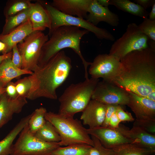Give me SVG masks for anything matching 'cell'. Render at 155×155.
<instances>
[{"instance_id":"6da1fadb","label":"cell","mask_w":155,"mask_h":155,"mask_svg":"<svg viewBox=\"0 0 155 155\" xmlns=\"http://www.w3.org/2000/svg\"><path fill=\"white\" fill-rule=\"evenodd\" d=\"M120 62V73L110 82L155 101V51L149 47L133 51Z\"/></svg>"},{"instance_id":"7a4b0ae2","label":"cell","mask_w":155,"mask_h":155,"mask_svg":"<svg viewBox=\"0 0 155 155\" xmlns=\"http://www.w3.org/2000/svg\"><path fill=\"white\" fill-rule=\"evenodd\" d=\"M71 68V59L64 51H59L29 76L31 86L26 98L34 100L44 97L56 100V90L66 80Z\"/></svg>"},{"instance_id":"3957f363","label":"cell","mask_w":155,"mask_h":155,"mask_svg":"<svg viewBox=\"0 0 155 155\" xmlns=\"http://www.w3.org/2000/svg\"><path fill=\"white\" fill-rule=\"evenodd\" d=\"M90 32L86 29L72 26H63L55 30L49 39L43 45L38 61V66H41L56 54L65 48L73 50L80 58L84 65L85 78H88L87 69L91 62L87 61L82 55L80 42L82 37Z\"/></svg>"},{"instance_id":"277c9868","label":"cell","mask_w":155,"mask_h":155,"mask_svg":"<svg viewBox=\"0 0 155 155\" xmlns=\"http://www.w3.org/2000/svg\"><path fill=\"white\" fill-rule=\"evenodd\" d=\"M99 81V79L91 78L69 85L59 98L58 113L65 117H73L76 113L82 112L91 100Z\"/></svg>"},{"instance_id":"5b68a950","label":"cell","mask_w":155,"mask_h":155,"mask_svg":"<svg viewBox=\"0 0 155 155\" xmlns=\"http://www.w3.org/2000/svg\"><path fill=\"white\" fill-rule=\"evenodd\" d=\"M45 120L54 126L59 134L60 146L86 144L93 146L94 142L80 121L73 117H65L49 111L45 115Z\"/></svg>"},{"instance_id":"8992f818","label":"cell","mask_w":155,"mask_h":155,"mask_svg":"<svg viewBox=\"0 0 155 155\" xmlns=\"http://www.w3.org/2000/svg\"><path fill=\"white\" fill-rule=\"evenodd\" d=\"M49 11L51 18V27L49 30L48 36L58 28L63 26H72L82 28L94 33L98 39L114 41L113 36L105 29L98 28L84 19L65 14L53 7L46 1H40Z\"/></svg>"},{"instance_id":"52a82bcc","label":"cell","mask_w":155,"mask_h":155,"mask_svg":"<svg viewBox=\"0 0 155 155\" xmlns=\"http://www.w3.org/2000/svg\"><path fill=\"white\" fill-rule=\"evenodd\" d=\"M149 40L148 37L140 31L136 24L130 23L121 37L113 44L108 54L120 61L131 52L148 48Z\"/></svg>"},{"instance_id":"ba28073f","label":"cell","mask_w":155,"mask_h":155,"mask_svg":"<svg viewBox=\"0 0 155 155\" xmlns=\"http://www.w3.org/2000/svg\"><path fill=\"white\" fill-rule=\"evenodd\" d=\"M19 134L10 155H51L60 146L59 142H46L36 137L30 131L28 124Z\"/></svg>"},{"instance_id":"9c48e42d","label":"cell","mask_w":155,"mask_h":155,"mask_svg":"<svg viewBox=\"0 0 155 155\" xmlns=\"http://www.w3.org/2000/svg\"><path fill=\"white\" fill-rule=\"evenodd\" d=\"M48 36L42 31H34L17 44L22 58V69L33 72L37 68L42 47Z\"/></svg>"},{"instance_id":"30bf717a","label":"cell","mask_w":155,"mask_h":155,"mask_svg":"<svg viewBox=\"0 0 155 155\" xmlns=\"http://www.w3.org/2000/svg\"><path fill=\"white\" fill-rule=\"evenodd\" d=\"M91 99L105 105H127L128 92L113 83L102 80L98 83Z\"/></svg>"},{"instance_id":"8fae6325","label":"cell","mask_w":155,"mask_h":155,"mask_svg":"<svg viewBox=\"0 0 155 155\" xmlns=\"http://www.w3.org/2000/svg\"><path fill=\"white\" fill-rule=\"evenodd\" d=\"M90 65L88 73L91 78L108 82L119 75L121 68L120 61L107 54L98 55Z\"/></svg>"},{"instance_id":"7c38bea8","label":"cell","mask_w":155,"mask_h":155,"mask_svg":"<svg viewBox=\"0 0 155 155\" xmlns=\"http://www.w3.org/2000/svg\"><path fill=\"white\" fill-rule=\"evenodd\" d=\"M88 133L97 138L105 148L112 149L119 145L132 142L115 129L110 127L100 126L86 129Z\"/></svg>"},{"instance_id":"4fadbf2b","label":"cell","mask_w":155,"mask_h":155,"mask_svg":"<svg viewBox=\"0 0 155 155\" xmlns=\"http://www.w3.org/2000/svg\"><path fill=\"white\" fill-rule=\"evenodd\" d=\"M129 94L127 104L134 114L137 119H155V101L141 96L131 92Z\"/></svg>"},{"instance_id":"5bb4252c","label":"cell","mask_w":155,"mask_h":155,"mask_svg":"<svg viewBox=\"0 0 155 155\" xmlns=\"http://www.w3.org/2000/svg\"><path fill=\"white\" fill-rule=\"evenodd\" d=\"M27 103L26 98L20 96L13 99L6 92L0 96V129L12 119L14 114L21 112Z\"/></svg>"},{"instance_id":"9a60e30c","label":"cell","mask_w":155,"mask_h":155,"mask_svg":"<svg viewBox=\"0 0 155 155\" xmlns=\"http://www.w3.org/2000/svg\"><path fill=\"white\" fill-rule=\"evenodd\" d=\"M88 13L86 20L95 26L101 22L113 27H117L119 24L118 15L111 11L108 7L101 5L97 0H91Z\"/></svg>"},{"instance_id":"2e32d148","label":"cell","mask_w":155,"mask_h":155,"mask_svg":"<svg viewBox=\"0 0 155 155\" xmlns=\"http://www.w3.org/2000/svg\"><path fill=\"white\" fill-rule=\"evenodd\" d=\"M132 143L140 146L155 150V135L148 133L141 128L133 126L130 129L122 125L115 128Z\"/></svg>"},{"instance_id":"e0dca14e","label":"cell","mask_w":155,"mask_h":155,"mask_svg":"<svg viewBox=\"0 0 155 155\" xmlns=\"http://www.w3.org/2000/svg\"><path fill=\"white\" fill-rule=\"evenodd\" d=\"M106 109V105L92 99L82 112L80 119L83 121V124L89 126V128L102 126Z\"/></svg>"},{"instance_id":"ac0fdd59","label":"cell","mask_w":155,"mask_h":155,"mask_svg":"<svg viewBox=\"0 0 155 155\" xmlns=\"http://www.w3.org/2000/svg\"><path fill=\"white\" fill-rule=\"evenodd\" d=\"M91 0H53L51 5L62 13L86 18Z\"/></svg>"},{"instance_id":"d6986e66","label":"cell","mask_w":155,"mask_h":155,"mask_svg":"<svg viewBox=\"0 0 155 155\" xmlns=\"http://www.w3.org/2000/svg\"><path fill=\"white\" fill-rule=\"evenodd\" d=\"M29 19L34 31H42L46 28L49 30L51 28V20L50 14L40 1L34 3L31 2Z\"/></svg>"},{"instance_id":"ffe728a7","label":"cell","mask_w":155,"mask_h":155,"mask_svg":"<svg viewBox=\"0 0 155 155\" xmlns=\"http://www.w3.org/2000/svg\"><path fill=\"white\" fill-rule=\"evenodd\" d=\"M34 32L31 23L29 19L6 35L0 34V41L5 45L3 54L12 51L13 46L20 42L28 35Z\"/></svg>"},{"instance_id":"44dd1931","label":"cell","mask_w":155,"mask_h":155,"mask_svg":"<svg viewBox=\"0 0 155 155\" xmlns=\"http://www.w3.org/2000/svg\"><path fill=\"white\" fill-rule=\"evenodd\" d=\"M12 58L4 60L0 63V86L5 87L7 84L13 79L21 75H32L31 71L20 69L13 63Z\"/></svg>"},{"instance_id":"7402d4cb","label":"cell","mask_w":155,"mask_h":155,"mask_svg":"<svg viewBox=\"0 0 155 155\" xmlns=\"http://www.w3.org/2000/svg\"><path fill=\"white\" fill-rule=\"evenodd\" d=\"M31 116L30 114L22 118L7 135L0 141V155H10L14 141L28 124Z\"/></svg>"},{"instance_id":"603a6c76","label":"cell","mask_w":155,"mask_h":155,"mask_svg":"<svg viewBox=\"0 0 155 155\" xmlns=\"http://www.w3.org/2000/svg\"><path fill=\"white\" fill-rule=\"evenodd\" d=\"M110 5H114L119 9L143 18H148V12L137 3L129 0H110Z\"/></svg>"},{"instance_id":"cb8c5ba5","label":"cell","mask_w":155,"mask_h":155,"mask_svg":"<svg viewBox=\"0 0 155 155\" xmlns=\"http://www.w3.org/2000/svg\"><path fill=\"white\" fill-rule=\"evenodd\" d=\"M115 155H152L155 150L145 148L132 143L123 144L113 148Z\"/></svg>"},{"instance_id":"d4e9b609","label":"cell","mask_w":155,"mask_h":155,"mask_svg":"<svg viewBox=\"0 0 155 155\" xmlns=\"http://www.w3.org/2000/svg\"><path fill=\"white\" fill-rule=\"evenodd\" d=\"M29 8L12 16L5 18L1 35L7 34L29 19Z\"/></svg>"},{"instance_id":"484cf974","label":"cell","mask_w":155,"mask_h":155,"mask_svg":"<svg viewBox=\"0 0 155 155\" xmlns=\"http://www.w3.org/2000/svg\"><path fill=\"white\" fill-rule=\"evenodd\" d=\"M37 138L48 142H59L60 137L54 126L46 121L44 124L34 134Z\"/></svg>"},{"instance_id":"4316f807","label":"cell","mask_w":155,"mask_h":155,"mask_svg":"<svg viewBox=\"0 0 155 155\" xmlns=\"http://www.w3.org/2000/svg\"><path fill=\"white\" fill-rule=\"evenodd\" d=\"M92 146L86 144H75L65 147L60 146L51 155H90Z\"/></svg>"},{"instance_id":"83f0119b","label":"cell","mask_w":155,"mask_h":155,"mask_svg":"<svg viewBox=\"0 0 155 155\" xmlns=\"http://www.w3.org/2000/svg\"><path fill=\"white\" fill-rule=\"evenodd\" d=\"M46 112V109L41 107L36 109L31 114L28 124L30 131L33 135L46 123L44 116Z\"/></svg>"},{"instance_id":"f1b7e54d","label":"cell","mask_w":155,"mask_h":155,"mask_svg":"<svg viewBox=\"0 0 155 155\" xmlns=\"http://www.w3.org/2000/svg\"><path fill=\"white\" fill-rule=\"evenodd\" d=\"M29 0H12L8 1L4 9L5 18L15 15L30 7Z\"/></svg>"},{"instance_id":"f546056e","label":"cell","mask_w":155,"mask_h":155,"mask_svg":"<svg viewBox=\"0 0 155 155\" xmlns=\"http://www.w3.org/2000/svg\"><path fill=\"white\" fill-rule=\"evenodd\" d=\"M140 31L147 36L149 39L155 41V20L147 18L138 25Z\"/></svg>"},{"instance_id":"4dcf8cb0","label":"cell","mask_w":155,"mask_h":155,"mask_svg":"<svg viewBox=\"0 0 155 155\" xmlns=\"http://www.w3.org/2000/svg\"><path fill=\"white\" fill-rule=\"evenodd\" d=\"M16 90L18 95L26 98L31 86L29 76L20 79L15 83Z\"/></svg>"},{"instance_id":"1f68e13d","label":"cell","mask_w":155,"mask_h":155,"mask_svg":"<svg viewBox=\"0 0 155 155\" xmlns=\"http://www.w3.org/2000/svg\"><path fill=\"white\" fill-rule=\"evenodd\" d=\"M91 136L94 146L90 150V155H115L112 149L105 148L97 138L93 136Z\"/></svg>"},{"instance_id":"d6a6232c","label":"cell","mask_w":155,"mask_h":155,"mask_svg":"<svg viewBox=\"0 0 155 155\" xmlns=\"http://www.w3.org/2000/svg\"><path fill=\"white\" fill-rule=\"evenodd\" d=\"M134 121L133 126L138 127L148 133L155 134V119H136Z\"/></svg>"},{"instance_id":"836d02e7","label":"cell","mask_w":155,"mask_h":155,"mask_svg":"<svg viewBox=\"0 0 155 155\" xmlns=\"http://www.w3.org/2000/svg\"><path fill=\"white\" fill-rule=\"evenodd\" d=\"M120 105H106V109L104 119L102 126L109 127L110 119L113 114L116 112Z\"/></svg>"},{"instance_id":"e575fe53","label":"cell","mask_w":155,"mask_h":155,"mask_svg":"<svg viewBox=\"0 0 155 155\" xmlns=\"http://www.w3.org/2000/svg\"><path fill=\"white\" fill-rule=\"evenodd\" d=\"M116 113L121 122L124 121L133 122L135 120V119L131 114L127 111H125L121 106H119L116 111Z\"/></svg>"},{"instance_id":"d590c367","label":"cell","mask_w":155,"mask_h":155,"mask_svg":"<svg viewBox=\"0 0 155 155\" xmlns=\"http://www.w3.org/2000/svg\"><path fill=\"white\" fill-rule=\"evenodd\" d=\"M12 62L16 67L22 69V57L18 51L17 45L14 46L12 49Z\"/></svg>"},{"instance_id":"8d00e7d4","label":"cell","mask_w":155,"mask_h":155,"mask_svg":"<svg viewBox=\"0 0 155 155\" xmlns=\"http://www.w3.org/2000/svg\"><path fill=\"white\" fill-rule=\"evenodd\" d=\"M5 88L6 93L10 97L15 99L19 96L16 90L15 83L10 82Z\"/></svg>"},{"instance_id":"74e56055","label":"cell","mask_w":155,"mask_h":155,"mask_svg":"<svg viewBox=\"0 0 155 155\" xmlns=\"http://www.w3.org/2000/svg\"><path fill=\"white\" fill-rule=\"evenodd\" d=\"M116 111L112 115L109 123V127L114 129L118 128L121 122L117 116Z\"/></svg>"},{"instance_id":"f35d334b","label":"cell","mask_w":155,"mask_h":155,"mask_svg":"<svg viewBox=\"0 0 155 155\" xmlns=\"http://www.w3.org/2000/svg\"><path fill=\"white\" fill-rule=\"evenodd\" d=\"M135 1L137 4L146 10L150 7H152L155 3V0H135Z\"/></svg>"},{"instance_id":"ab89813d","label":"cell","mask_w":155,"mask_h":155,"mask_svg":"<svg viewBox=\"0 0 155 155\" xmlns=\"http://www.w3.org/2000/svg\"><path fill=\"white\" fill-rule=\"evenodd\" d=\"M12 51L7 54H2L0 55V63L5 59L12 58Z\"/></svg>"},{"instance_id":"60d3db41","label":"cell","mask_w":155,"mask_h":155,"mask_svg":"<svg viewBox=\"0 0 155 155\" xmlns=\"http://www.w3.org/2000/svg\"><path fill=\"white\" fill-rule=\"evenodd\" d=\"M152 7V9L149 14V19L151 20H155V3Z\"/></svg>"},{"instance_id":"b9f144b4","label":"cell","mask_w":155,"mask_h":155,"mask_svg":"<svg viewBox=\"0 0 155 155\" xmlns=\"http://www.w3.org/2000/svg\"><path fill=\"white\" fill-rule=\"evenodd\" d=\"M98 3L104 7H108L110 5V0H97Z\"/></svg>"},{"instance_id":"7bdbcfd3","label":"cell","mask_w":155,"mask_h":155,"mask_svg":"<svg viewBox=\"0 0 155 155\" xmlns=\"http://www.w3.org/2000/svg\"><path fill=\"white\" fill-rule=\"evenodd\" d=\"M148 43L149 47L155 51V41L151 40H149Z\"/></svg>"},{"instance_id":"ee69618b","label":"cell","mask_w":155,"mask_h":155,"mask_svg":"<svg viewBox=\"0 0 155 155\" xmlns=\"http://www.w3.org/2000/svg\"><path fill=\"white\" fill-rule=\"evenodd\" d=\"M5 44L2 42L0 41V51L2 52L5 49Z\"/></svg>"},{"instance_id":"f6af8a7d","label":"cell","mask_w":155,"mask_h":155,"mask_svg":"<svg viewBox=\"0 0 155 155\" xmlns=\"http://www.w3.org/2000/svg\"><path fill=\"white\" fill-rule=\"evenodd\" d=\"M6 92L5 87H3L0 86V96Z\"/></svg>"}]
</instances>
